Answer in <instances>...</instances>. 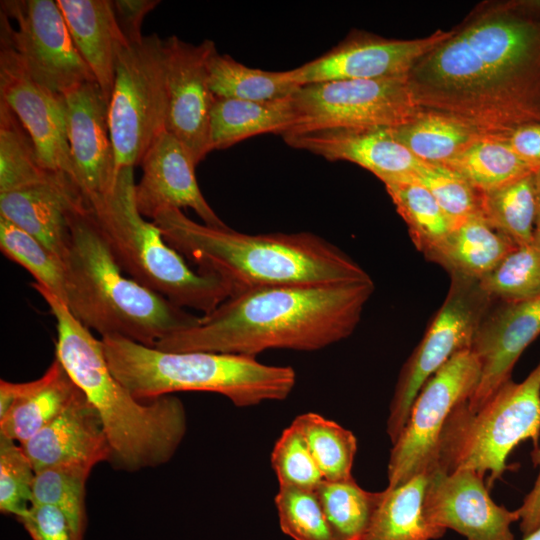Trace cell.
I'll return each mask as SVG.
<instances>
[{
  "instance_id": "cell-2",
  "label": "cell",
  "mask_w": 540,
  "mask_h": 540,
  "mask_svg": "<svg viewBox=\"0 0 540 540\" xmlns=\"http://www.w3.org/2000/svg\"><path fill=\"white\" fill-rule=\"evenodd\" d=\"M375 289L371 278L283 284L230 295L191 327L154 348L253 357L270 349L316 351L349 337Z\"/></svg>"
},
{
  "instance_id": "cell-11",
  "label": "cell",
  "mask_w": 540,
  "mask_h": 540,
  "mask_svg": "<svg viewBox=\"0 0 540 540\" xmlns=\"http://www.w3.org/2000/svg\"><path fill=\"white\" fill-rule=\"evenodd\" d=\"M480 372L477 357L466 348L455 353L425 382L401 433L392 444L387 487H397L435 467L445 423L455 407L471 396Z\"/></svg>"
},
{
  "instance_id": "cell-21",
  "label": "cell",
  "mask_w": 540,
  "mask_h": 540,
  "mask_svg": "<svg viewBox=\"0 0 540 540\" xmlns=\"http://www.w3.org/2000/svg\"><path fill=\"white\" fill-rule=\"evenodd\" d=\"M282 137L289 146L329 161L357 164L384 185L413 179L424 164L383 127L321 129Z\"/></svg>"
},
{
  "instance_id": "cell-25",
  "label": "cell",
  "mask_w": 540,
  "mask_h": 540,
  "mask_svg": "<svg viewBox=\"0 0 540 540\" xmlns=\"http://www.w3.org/2000/svg\"><path fill=\"white\" fill-rule=\"evenodd\" d=\"M517 245L488 225L480 215L455 226L446 238L424 256L450 276L480 280Z\"/></svg>"
},
{
  "instance_id": "cell-49",
  "label": "cell",
  "mask_w": 540,
  "mask_h": 540,
  "mask_svg": "<svg viewBox=\"0 0 540 540\" xmlns=\"http://www.w3.org/2000/svg\"><path fill=\"white\" fill-rule=\"evenodd\" d=\"M521 540H540V527L533 532L524 535Z\"/></svg>"
},
{
  "instance_id": "cell-15",
  "label": "cell",
  "mask_w": 540,
  "mask_h": 540,
  "mask_svg": "<svg viewBox=\"0 0 540 540\" xmlns=\"http://www.w3.org/2000/svg\"><path fill=\"white\" fill-rule=\"evenodd\" d=\"M0 100L13 111L29 134L41 165L68 177L77 186L64 96L35 81L3 37H0Z\"/></svg>"
},
{
  "instance_id": "cell-1",
  "label": "cell",
  "mask_w": 540,
  "mask_h": 540,
  "mask_svg": "<svg viewBox=\"0 0 540 540\" xmlns=\"http://www.w3.org/2000/svg\"><path fill=\"white\" fill-rule=\"evenodd\" d=\"M407 75L415 104L484 135L540 123V0H485Z\"/></svg>"
},
{
  "instance_id": "cell-48",
  "label": "cell",
  "mask_w": 540,
  "mask_h": 540,
  "mask_svg": "<svg viewBox=\"0 0 540 540\" xmlns=\"http://www.w3.org/2000/svg\"><path fill=\"white\" fill-rule=\"evenodd\" d=\"M537 208L534 224L533 243L540 248V167L535 172Z\"/></svg>"
},
{
  "instance_id": "cell-28",
  "label": "cell",
  "mask_w": 540,
  "mask_h": 540,
  "mask_svg": "<svg viewBox=\"0 0 540 540\" xmlns=\"http://www.w3.org/2000/svg\"><path fill=\"white\" fill-rule=\"evenodd\" d=\"M388 130L413 156L428 164H445L484 135L458 119L422 108L412 120Z\"/></svg>"
},
{
  "instance_id": "cell-18",
  "label": "cell",
  "mask_w": 540,
  "mask_h": 540,
  "mask_svg": "<svg viewBox=\"0 0 540 540\" xmlns=\"http://www.w3.org/2000/svg\"><path fill=\"white\" fill-rule=\"evenodd\" d=\"M492 306L470 346L480 363L481 372L475 390L465 402L469 412L479 410L499 387L511 379L516 361L540 334V295Z\"/></svg>"
},
{
  "instance_id": "cell-22",
  "label": "cell",
  "mask_w": 540,
  "mask_h": 540,
  "mask_svg": "<svg viewBox=\"0 0 540 540\" xmlns=\"http://www.w3.org/2000/svg\"><path fill=\"white\" fill-rule=\"evenodd\" d=\"M20 446L35 473L57 465L92 470L111 457L102 420L81 389L61 414Z\"/></svg>"
},
{
  "instance_id": "cell-6",
  "label": "cell",
  "mask_w": 540,
  "mask_h": 540,
  "mask_svg": "<svg viewBox=\"0 0 540 540\" xmlns=\"http://www.w3.org/2000/svg\"><path fill=\"white\" fill-rule=\"evenodd\" d=\"M114 377L137 399L199 391L227 397L237 407L286 399L296 383L290 366L253 357L203 351L168 352L119 335L101 337Z\"/></svg>"
},
{
  "instance_id": "cell-14",
  "label": "cell",
  "mask_w": 540,
  "mask_h": 540,
  "mask_svg": "<svg viewBox=\"0 0 540 540\" xmlns=\"http://www.w3.org/2000/svg\"><path fill=\"white\" fill-rule=\"evenodd\" d=\"M436 30L416 39H390L363 30H352L332 49L291 69L298 86L339 80H375L407 77L423 55L450 35Z\"/></svg>"
},
{
  "instance_id": "cell-39",
  "label": "cell",
  "mask_w": 540,
  "mask_h": 540,
  "mask_svg": "<svg viewBox=\"0 0 540 540\" xmlns=\"http://www.w3.org/2000/svg\"><path fill=\"white\" fill-rule=\"evenodd\" d=\"M92 470L80 466L57 465L35 473L32 503L60 509L84 536L86 529V481Z\"/></svg>"
},
{
  "instance_id": "cell-20",
  "label": "cell",
  "mask_w": 540,
  "mask_h": 540,
  "mask_svg": "<svg viewBox=\"0 0 540 540\" xmlns=\"http://www.w3.org/2000/svg\"><path fill=\"white\" fill-rule=\"evenodd\" d=\"M143 175L135 187L137 208L143 217L153 218L167 208H191L205 225L227 227L200 191L196 163L186 147L163 131L140 163Z\"/></svg>"
},
{
  "instance_id": "cell-27",
  "label": "cell",
  "mask_w": 540,
  "mask_h": 540,
  "mask_svg": "<svg viewBox=\"0 0 540 540\" xmlns=\"http://www.w3.org/2000/svg\"><path fill=\"white\" fill-rule=\"evenodd\" d=\"M80 392L55 358L37 387L0 418V436L19 444L29 440L61 414Z\"/></svg>"
},
{
  "instance_id": "cell-10",
  "label": "cell",
  "mask_w": 540,
  "mask_h": 540,
  "mask_svg": "<svg viewBox=\"0 0 540 540\" xmlns=\"http://www.w3.org/2000/svg\"><path fill=\"white\" fill-rule=\"evenodd\" d=\"M493 302L478 280L451 277L442 306L399 373L386 427L392 444L401 433L422 386L455 353L470 348Z\"/></svg>"
},
{
  "instance_id": "cell-43",
  "label": "cell",
  "mask_w": 540,
  "mask_h": 540,
  "mask_svg": "<svg viewBox=\"0 0 540 540\" xmlns=\"http://www.w3.org/2000/svg\"><path fill=\"white\" fill-rule=\"evenodd\" d=\"M35 471L20 444L0 436V511L21 516L31 505Z\"/></svg>"
},
{
  "instance_id": "cell-46",
  "label": "cell",
  "mask_w": 540,
  "mask_h": 540,
  "mask_svg": "<svg viewBox=\"0 0 540 540\" xmlns=\"http://www.w3.org/2000/svg\"><path fill=\"white\" fill-rule=\"evenodd\" d=\"M503 138L523 160L536 170L540 167V123L521 126Z\"/></svg>"
},
{
  "instance_id": "cell-41",
  "label": "cell",
  "mask_w": 540,
  "mask_h": 540,
  "mask_svg": "<svg viewBox=\"0 0 540 540\" xmlns=\"http://www.w3.org/2000/svg\"><path fill=\"white\" fill-rule=\"evenodd\" d=\"M415 179L433 195L453 228L479 215L480 193L451 168L442 164L424 163Z\"/></svg>"
},
{
  "instance_id": "cell-42",
  "label": "cell",
  "mask_w": 540,
  "mask_h": 540,
  "mask_svg": "<svg viewBox=\"0 0 540 540\" xmlns=\"http://www.w3.org/2000/svg\"><path fill=\"white\" fill-rule=\"evenodd\" d=\"M271 465L279 486L316 490L324 480L295 420L276 441L271 453Z\"/></svg>"
},
{
  "instance_id": "cell-38",
  "label": "cell",
  "mask_w": 540,
  "mask_h": 540,
  "mask_svg": "<svg viewBox=\"0 0 540 540\" xmlns=\"http://www.w3.org/2000/svg\"><path fill=\"white\" fill-rule=\"evenodd\" d=\"M479 285L493 301H521L539 296L540 248L534 243L517 245L479 280Z\"/></svg>"
},
{
  "instance_id": "cell-30",
  "label": "cell",
  "mask_w": 540,
  "mask_h": 540,
  "mask_svg": "<svg viewBox=\"0 0 540 540\" xmlns=\"http://www.w3.org/2000/svg\"><path fill=\"white\" fill-rule=\"evenodd\" d=\"M208 80L215 98L246 101L289 98L300 87L293 80L291 70L251 68L217 51L208 60Z\"/></svg>"
},
{
  "instance_id": "cell-23",
  "label": "cell",
  "mask_w": 540,
  "mask_h": 540,
  "mask_svg": "<svg viewBox=\"0 0 540 540\" xmlns=\"http://www.w3.org/2000/svg\"><path fill=\"white\" fill-rule=\"evenodd\" d=\"M86 204L73 183L37 184L0 193V216L63 260L70 241L71 213Z\"/></svg>"
},
{
  "instance_id": "cell-19",
  "label": "cell",
  "mask_w": 540,
  "mask_h": 540,
  "mask_svg": "<svg viewBox=\"0 0 540 540\" xmlns=\"http://www.w3.org/2000/svg\"><path fill=\"white\" fill-rule=\"evenodd\" d=\"M64 101L76 184L88 202L110 193L116 179L108 101L96 81L73 88Z\"/></svg>"
},
{
  "instance_id": "cell-33",
  "label": "cell",
  "mask_w": 540,
  "mask_h": 540,
  "mask_svg": "<svg viewBox=\"0 0 540 540\" xmlns=\"http://www.w3.org/2000/svg\"><path fill=\"white\" fill-rule=\"evenodd\" d=\"M536 208L535 172L480 193L479 215L516 245L533 243Z\"/></svg>"
},
{
  "instance_id": "cell-37",
  "label": "cell",
  "mask_w": 540,
  "mask_h": 540,
  "mask_svg": "<svg viewBox=\"0 0 540 540\" xmlns=\"http://www.w3.org/2000/svg\"><path fill=\"white\" fill-rule=\"evenodd\" d=\"M0 249L3 255L27 270L35 283L64 301L66 270L63 260L36 238L1 216Z\"/></svg>"
},
{
  "instance_id": "cell-9",
  "label": "cell",
  "mask_w": 540,
  "mask_h": 540,
  "mask_svg": "<svg viewBox=\"0 0 540 540\" xmlns=\"http://www.w3.org/2000/svg\"><path fill=\"white\" fill-rule=\"evenodd\" d=\"M167 107L164 39L154 33L124 47L117 58L108 102L116 175L140 165L166 130Z\"/></svg>"
},
{
  "instance_id": "cell-31",
  "label": "cell",
  "mask_w": 540,
  "mask_h": 540,
  "mask_svg": "<svg viewBox=\"0 0 540 540\" xmlns=\"http://www.w3.org/2000/svg\"><path fill=\"white\" fill-rule=\"evenodd\" d=\"M445 165L479 193L502 187L537 170L518 156L503 137L483 135Z\"/></svg>"
},
{
  "instance_id": "cell-34",
  "label": "cell",
  "mask_w": 540,
  "mask_h": 540,
  "mask_svg": "<svg viewBox=\"0 0 540 540\" xmlns=\"http://www.w3.org/2000/svg\"><path fill=\"white\" fill-rule=\"evenodd\" d=\"M316 493L334 540H365L382 491L364 490L352 477L341 481L323 480Z\"/></svg>"
},
{
  "instance_id": "cell-4",
  "label": "cell",
  "mask_w": 540,
  "mask_h": 540,
  "mask_svg": "<svg viewBox=\"0 0 540 540\" xmlns=\"http://www.w3.org/2000/svg\"><path fill=\"white\" fill-rule=\"evenodd\" d=\"M31 287L56 320V358L102 420L111 450L109 463L135 472L169 462L187 431L182 401L172 395L147 403L135 398L110 371L101 340L52 292L35 282Z\"/></svg>"
},
{
  "instance_id": "cell-35",
  "label": "cell",
  "mask_w": 540,
  "mask_h": 540,
  "mask_svg": "<svg viewBox=\"0 0 540 540\" xmlns=\"http://www.w3.org/2000/svg\"><path fill=\"white\" fill-rule=\"evenodd\" d=\"M398 214L408 227L415 247L425 255L453 229L433 195L415 177L385 185Z\"/></svg>"
},
{
  "instance_id": "cell-50",
  "label": "cell",
  "mask_w": 540,
  "mask_h": 540,
  "mask_svg": "<svg viewBox=\"0 0 540 540\" xmlns=\"http://www.w3.org/2000/svg\"><path fill=\"white\" fill-rule=\"evenodd\" d=\"M531 457L534 465L537 466L540 462V446L537 449H533Z\"/></svg>"
},
{
  "instance_id": "cell-13",
  "label": "cell",
  "mask_w": 540,
  "mask_h": 540,
  "mask_svg": "<svg viewBox=\"0 0 540 540\" xmlns=\"http://www.w3.org/2000/svg\"><path fill=\"white\" fill-rule=\"evenodd\" d=\"M0 3V37L11 44L35 81L62 96L85 82L95 81L56 1Z\"/></svg>"
},
{
  "instance_id": "cell-29",
  "label": "cell",
  "mask_w": 540,
  "mask_h": 540,
  "mask_svg": "<svg viewBox=\"0 0 540 540\" xmlns=\"http://www.w3.org/2000/svg\"><path fill=\"white\" fill-rule=\"evenodd\" d=\"M429 472L382 491L365 540H435L442 536L425 519L423 500Z\"/></svg>"
},
{
  "instance_id": "cell-47",
  "label": "cell",
  "mask_w": 540,
  "mask_h": 540,
  "mask_svg": "<svg viewBox=\"0 0 540 540\" xmlns=\"http://www.w3.org/2000/svg\"><path fill=\"white\" fill-rule=\"evenodd\" d=\"M537 466L540 467V462ZM517 512L523 536L540 527V470L532 489L525 496Z\"/></svg>"
},
{
  "instance_id": "cell-44",
  "label": "cell",
  "mask_w": 540,
  "mask_h": 540,
  "mask_svg": "<svg viewBox=\"0 0 540 540\" xmlns=\"http://www.w3.org/2000/svg\"><path fill=\"white\" fill-rule=\"evenodd\" d=\"M17 520L33 540H83L69 518L57 507L32 503Z\"/></svg>"
},
{
  "instance_id": "cell-7",
  "label": "cell",
  "mask_w": 540,
  "mask_h": 540,
  "mask_svg": "<svg viewBox=\"0 0 540 540\" xmlns=\"http://www.w3.org/2000/svg\"><path fill=\"white\" fill-rule=\"evenodd\" d=\"M133 169H120L112 191L87 202L114 260L127 276L178 307L210 313L230 296L228 287L192 269L144 219L136 205Z\"/></svg>"
},
{
  "instance_id": "cell-17",
  "label": "cell",
  "mask_w": 540,
  "mask_h": 540,
  "mask_svg": "<svg viewBox=\"0 0 540 540\" xmlns=\"http://www.w3.org/2000/svg\"><path fill=\"white\" fill-rule=\"evenodd\" d=\"M483 479L473 470H431L423 500L428 524L441 536L451 529L467 540H515L517 510L497 505Z\"/></svg>"
},
{
  "instance_id": "cell-12",
  "label": "cell",
  "mask_w": 540,
  "mask_h": 540,
  "mask_svg": "<svg viewBox=\"0 0 540 540\" xmlns=\"http://www.w3.org/2000/svg\"><path fill=\"white\" fill-rule=\"evenodd\" d=\"M291 98L297 120L285 134L332 128H391L412 120L421 111L413 101L407 77L309 84L300 86Z\"/></svg>"
},
{
  "instance_id": "cell-45",
  "label": "cell",
  "mask_w": 540,
  "mask_h": 540,
  "mask_svg": "<svg viewBox=\"0 0 540 540\" xmlns=\"http://www.w3.org/2000/svg\"><path fill=\"white\" fill-rule=\"evenodd\" d=\"M159 3L158 0L112 1L115 19L128 44L142 41L144 35H142L141 29L144 18Z\"/></svg>"
},
{
  "instance_id": "cell-32",
  "label": "cell",
  "mask_w": 540,
  "mask_h": 540,
  "mask_svg": "<svg viewBox=\"0 0 540 540\" xmlns=\"http://www.w3.org/2000/svg\"><path fill=\"white\" fill-rule=\"evenodd\" d=\"M70 182L45 169L34 144L13 111L0 100V193L32 185Z\"/></svg>"
},
{
  "instance_id": "cell-8",
  "label": "cell",
  "mask_w": 540,
  "mask_h": 540,
  "mask_svg": "<svg viewBox=\"0 0 540 540\" xmlns=\"http://www.w3.org/2000/svg\"><path fill=\"white\" fill-rule=\"evenodd\" d=\"M466 401L445 423L433 469L473 470L483 477L489 473L487 487H492L522 441L531 439L534 449L539 447L540 361L523 381L504 383L476 412L467 410Z\"/></svg>"
},
{
  "instance_id": "cell-5",
  "label": "cell",
  "mask_w": 540,
  "mask_h": 540,
  "mask_svg": "<svg viewBox=\"0 0 540 540\" xmlns=\"http://www.w3.org/2000/svg\"><path fill=\"white\" fill-rule=\"evenodd\" d=\"M70 241L63 259V303L89 330L119 335L154 348L168 335L199 319L127 276L114 260L88 205L70 217Z\"/></svg>"
},
{
  "instance_id": "cell-16",
  "label": "cell",
  "mask_w": 540,
  "mask_h": 540,
  "mask_svg": "<svg viewBox=\"0 0 540 540\" xmlns=\"http://www.w3.org/2000/svg\"><path fill=\"white\" fill-rule=\"evenodd\" d=\"M167 119L166 131L188 150L196 165L209 152L210 115L215 101L208 80V60L216 52L211 40L199 44L175 35L164 39Z\"/></svg>"
},
{
  "instance_id": "cell-3",
  "label": "cell",
  "mask_w": 540,
  "mask_h": 540,
  "mask_svg": "<svg viewBox=\"0 0 540 540\" xmlns=\"http://www.w3.org/2000/svg\"><path fill=\"white\" fill-rule=\"evenodd\" d=\"M152 222L198 271L224 282L230 295L274 285L371 278L335 245L309 232L246 234L195 222L175 208L159 211Z\"/></svg>"
},
{
  "instance_id": "cell-36",
  "label": "cell",
  "mask_w": 540,
  "mask_h": 540,
  "mask_svg": "<svg viewBox=\"0 0 540 540\" xmlns=\"http://www.w3.org/2000/svg\"><path fill=\"white\" fill-rule=\"evenodd\" d=\"M294 420L300 426L324 480L341 481L352 478L357 452V439L354 434L313 412L299 415Z\"/></svg>"
},
{
  "instance_id": "cell-40",
  "label": "cell",
  "mask_w": 540,
  "mask_h": 540,
  "mask_svg": "<svg viewBox=\"0 0 540 540\" xmlns=\"http://www.w3.org/2000/svg\"><path fill=\"white\" fill-rule=\"evenodd\" d=\"M274 502L280 528L293 540H334L316 490L279 486Z\"/></svg>"
},
{
  "instance_id": "cell-24",
  "label": "cell",
  "mask_w": 540,
  "mask_h": 540,
  "mask_svg": "<svg viewBox=\"0 0 540 540\" xmlns=\"http://www.w3.org/2000/svg\"><path fill=\"white\" fill-rule=\"evenodd\" d=\"M74 45L109 102L117 58L128 42L111 0H56Z\"/></svg>"
},
{
  "instance_id": "cell-26",
  "label": "cell",
  "mask_w": 540,
  "mask_h": 540,
  "mask_svg": "<svg viewBox=\"0 0 540 540\" xmlns=\"http://www.w3.org/2000/svg\"><path fill=\"white\" fill-rule=\"evenodd\" d=\"M296 120L291 97L263 102L215 98L210 115V149L223 150L260 134L283 135Z\"/></svg>"
}]
</instances>
